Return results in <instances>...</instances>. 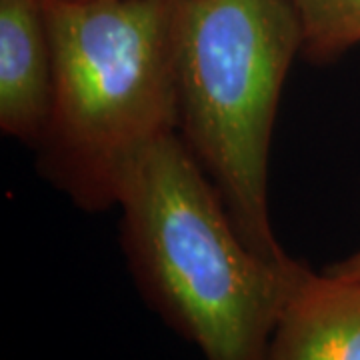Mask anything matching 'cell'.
<instances>
[{
  "instance_id": "6da1fadb",
  "label": "cell",
  "mask_w": 360,
  "mask_h": 360,
  "mask_svg": "<svg viewBox=\"0 0 360 360\" xmlns=\"http://www.w3.org/2000/svg\"><path fill=\"white\" fill-rule=\"evenodd\" d=\"M120 246L146 304L205 360H266L292 288L309 269L264 257L179 134L153 144L118 194Z\"/></svg>"
},
{
  "instance_id": "7a4b0ae2",
  "label": "cell",
  "mask_w": 360,
  "mask_h": 360,
  "mask_svg": "<svg viewBox=\"0 0 360 360\" xmlns=\"http://www.w3.org/2000/svg\"><path fill=\"white\" fill-rule=\"evenodd\" d=\"M42 2L54 89L37 168L80 210H110L130 168L179 130L176 0Z\"/></svg>"
},
{
  "instance_id": "3957f363",
  "label": "cell",
  "mask_w": 360,
  "mask_h": 360,
  "mask_svg": "<svg viewBox=\"0 0 360 360\" xmlns=\"http://www.w3.org/2000/svg\"><path fill=\"white\" fill-rule=\"evenodd\" d=\"M172 54L176 134L246 243L283 260L270 222L269 156L284 80L302 56L290 0H176Z\"/></svg>"
},
{
  "instance_id": "277c9868",
  "label": "cell",
  "mask_w": 360,
  "mask_h": 360,
  "mask_svg": "<svg viewBox=\"0 0 360 360\" xmlns=\"http://www.w3.org/2000/svg\"><path fill=\"white\" fill-rule=\"evenodd\" d=\"M54 56L42 0H0V130L37 148L51 115Z\"/></svg>"
},
{
  "instance_id": "5b68a950",
  "label": "cell",
  "mask_w": 360,
  "mask_h": 360,
  "mask_svg": "<svg viewBox=\"0 0 360 360\" xmlns=\"http://www.w3.org/2000/svg\"><path fill=\"white\" fill-rule=\"evenodd\" d=\"M266 360H360V283L304 270L276 322Z\"/></svg>"
},
{
  "instance_id": "8992f818",
  "label": "cell",
  "mask_w": 360,
  "mask_h": 360,
  "mask_svg": "<svg viewBox=\"0 0 360 360\" xmlns=\"http://www.w3.org/2000/svg\"><path fill=\"white\" fill-rule=\"evenodd\" d=\"M302 32V58L330 65L360 44V0H290Z\"/></svg>"
},
{
  "instance_id": "52a82bcc",
  "label": "cell",
  "mask_w": 360,
  "mask_h": 360,
  "mask_svg": "<svg viewBox=\"0 0 360 360\" xmlns=\"http://www.w3.org/2000/svg\"><path fill=\"white\" fill-rule=\"evenodd\" d=\"M324 272L330 276H336V278H347V281L360 283V248L354 255L324 266Z\"/></svg>"
}]
</instances>
